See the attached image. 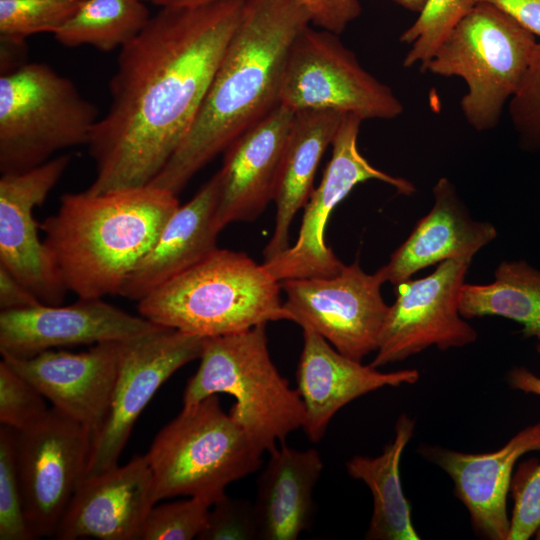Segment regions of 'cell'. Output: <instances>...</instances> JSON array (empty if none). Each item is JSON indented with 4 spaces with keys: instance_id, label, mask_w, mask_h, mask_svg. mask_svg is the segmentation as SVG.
Instances as JSON below:
<instances>
[{
    "instance_id": "cell-33",
    "label": "cell",
    "mask_w": 540,
    "mask_h": 540,
    "mask_svg": "<svg viewBox=\"0 0 540 540\" xmlns=\"http://www.w3.org/2000/svg\"><path fill=\"white\" fill-rule=\"evenodd\" d=\"M507 108L519 148L540 153V42Z\"/></svg>"
},
{
    "instance_id": "cell-24",
    "label": "cell",
    "mask_w": 540,
    "mask_h": 540,
    "mask_svg": "<svg viewBox=\"0 0 540 540\" xmlns=\"http://www.w3.org/2000/svg\"><path fill=\"white\" fill-rule=\"evenodd\" d=\"M344 114L334 110L294 113L277 175L273 202L275 225L264 248V261L289 248L290 225L314 190L320 161L331 146Z\"/></svg>"
},
{
    "instance_id": "cell-34",
    "label": "cell",
    "mask_w": 540,
    "mask_h": 540,
    "mask_svg": "<svg viewBox=\"0 0 540 540\" xmlns=\"http://www.w3.org/2000/svg\"><path fill=\"white\" fill-rule=\"evenodd\" d=\"M46 398L4 359L0 362V422L15 431L25 430L49 412Z\"/></svg>"
},
{
    "instance_id": "cell-18",
    "label": "cell",
    "mask_w": 540,
    "mask_h": 540,
    "mask_svg": "<svg viewBox=\"0 0 540 540\" xmlns=\"http://www.w3.org/2000/svg\"><path fill=\"white\" fill-rule=\"evenodd\" d=\"M155 504L151 467L146 455L136 456L123 466L84 477L54 536L59 540H139Z\"/></svg>"
},
{
    "instance_id": "cell-27",
    "label": "cell",
    "mask_w": 540,
    "mask_h": 540,
    "mask_svg": "<svg viewBox=\"0 0 540 540\" xmlns=\"http://www.w3.org/2000/svg\"><path fill=\"white\" fill-rule=\"evenodd\" d=\"M458 305L465 319L500 316L521 324L523 337L540 339V270L524 260L501 261L493 282L463 284Z\"/></svg>"
},
{
    "instance_id": "cell-32",
    "label": "cell",
    "mask_w": 540,
    "mask_h": 540,
    "mask_svg": "<svg viewBox=\"0 0 540 540\" xmlns=\"http://www.w3.org/2000/svg\"><path fill=\"white\" fill-rule=\"evenodd\" d=\"M213 501L193 496L185 500L156 504L149 511L139 540H191L206 526Z\"/></svg>"
},
{
    "instance_id": "cell-9",
    "label": "cell",
    "mask_w": 540,
    "mask_h": 540,
    "mask_svg": "<svg viewBox=\"0 0 540 540\" xmlns=\"http://www.w3.org/2000/svg\"><path fill=\"white\" fill-rule=\"evenodd\" d=\"M279 104L299 112L334 110L362 120H391L404 110L338 34L308 25L294 40L283 70Z\"/></svg>"
},
{
    "instance_id": "cell-6",
    "label": "cell",
    "mask_w": 540,
    "mask_h": 540,
    "mask_svg": "<svg viewBox=\"0 0 540 540\" xmlns=\"http://www.w3.org/2000/svg\"><path fill=\"white\" fill-rule=\"evenodd\" d=\"M145 455L156 503L176 496L206 497L214 503L229 484L260 468L263 452L214 394L183 406Z\"/></svg>"
},
{
    "instance_id": "cell-14",
    "label": "cell",
    "mask_w": 540,
    "mask_h": 540,
    "mask_svg": "<svg viewBox=\"0 0 540 540\" xmlns=\"http://www.w3.org/2000/svg\"><path fill=\"white\" fill-rule=\"evenodd\" d=\"M204 339L162 327L127 342L108 413L92 438L84 477L118 465L137 418L168 378L199 359Z\"/></svg>"
},
{
    "instance_id": "cell-21",
    "label": "cell",
    "mask_w": 540,
    "mask_h": 540,
    "mask_svg": "<svg viewBox=\"0 0 540 540\" xmlns=\"http://www.w3.org/2000/svg\"><path fill=\"white\" fill-rule=\"evenodd\" d=\"M417 369L381 372L337 351L316 332L303 329V347L297 367V390L305 407L302 427L312 443L321 441L335 414L355 399L390 386L412 385Z\"/></svg>"
},
{
    "instance_id": "cell-1",
    "label": "cell",
    "mask_w": 540,
    "mask_h": 540,
    "mask_svg": "<svg viewBox=\"0 0 540 540\" xmlns=\"http://www.w3.org/2000/svg\"><path fill=\"white\" fill-rule=\"evenodd\" d=\"M246 0L161 7L120 49L108 111L88 149L90 194L149 185L178 149L202 105Z\"/></svg>"
},
{
    "instance_id": "cell-17",
    "label": "cell",
    "mask_w": 540,
    "mask_h": 540,
    "mask_svg": "<svg viewBox=\"0 0 540 540\" xmlns=\"http://www.w3.org/2000/svg\"><path fill=\"white\" fill-rule=\"evenodd\" d=\"M127 342H100L79 353L50 349L29 358L3 359L31 382L53 408L94 435L108 413Z\"/></svg>"
},
{
    "instance_id": "cell-31",
    "label": "cell",
    "mask_w": 540,
    "mask_h": 540,
    "mask_svg": "<svg viewBox=\"0 0 540 540\" xmlns=\"http://www.w3.org/2000/svg\"><path fill=\"white\" fill-rule=\"evenodd\" d=\"M0 539H36L25 516L18 475L15 430L0 428Z\"/></svg>"
},
{
    "instance_id": "cell-19",
    "label": "cell",
    "mask_w": 540,
    "mask_h": 540,
    "mask_svg": "<svg viewBox=\"0 0 540 540\" xmlns=\"http://www.w3.org/2000/svg\"><path fill=\"white\" fill-rule=\"evenodd\" d=\"M531 451H540V421L519 431L494 452L472 454L426 444L418 449L424 459L449 475L474 531L490 540L508 539L507 494L513 467Z\"/></svg>"
},
{
    "instance_id": "cell-11",
    "label": "cell",
    "mask_w": 540,
    "mask_h": 540,
    "mask_svg": "<svg viewBox=\"0 0 540 540\" xmlns=\"http://www.w3.org/2000/svg\"><path fill=\"white\" fill-rule=\"evenodd\" d=\"M362 121L355 115L344 114L331 144L332 154L322 179L304 206L295 243L263 262L280 282L329 277L343 269L345 264L326 243L325 230L332 211L358 184L378 180L405 196L416 192V187L409 180L377 169L360 153L358 135Z\"/></svg>"
},
{
    "instance_id": "cell-7",
    "label": "cell",
    "mask_w": 540,
    "mask_h": 540,
    "mask_svg": "<svg viewBox=\"0 0 540 540\" xmlns=\"http://www.w3.org/2000/svg\"><path fill=\"white\" fill-rule=\"evenodd\" d=\"M536 45L535 36L506 13L478 2L420 69L464 80L462 114L474 130L489 131L499 124Z\"/></svg>"
},
{
    "instance_id": "cell-36",
    "label": "cell",
    "mask_w": 540,
    "mask_h": 540,
    "mask_svg": "<svg viewBox=\"0 0 540 540\" xmlns=\"http://www.w3.org/2000/svg\"><path fill=\"white\" fill-rule=\"evenodd\" d=\"M511 488L514 507L507 540H528L540 526V463H522Z\"/></svg>"
},
{
    "instance_id": "cell-42",
    "label": "cell",
    "mask_w": 540,
    "mask_h": 540,
    "mask_svg": "<svg viewBox=\"0 0 540 540\" xmlns=\"http://www.w3.org/2000/svg\"><path fill=\"white\" fill-rule=\"evenodd\" d=\"M398 5L408 9L409 11L419 13L426 0H393Z\"/></svg>"
},
{
    "instance_id": "cell-40",
    "label": "cell",
    "mask_w": 540,
    "mask_h": 540,
    "mask_svg": "<svg viewBox=\"0 0 540 540\" xmlns=\"http://www.w3.org/2000/svg\"><path fill=\"white\" fill-rule=\"evenodd\" d=\"M536 351L540 355V340L536 345ZM507 382L514 390L540 396V375L525 367L519 366L510 369L507 374Z\"/></svg>"
},
{
    "instance_id": "cell-43",
    "label": "cell",
    "mask_w": 540,
    "mask_h": 540,
    "mask_svg": "<svg viewBox=\"0 0 540 540\" xmlns=\"http://www.w3.org/2000/svg\"><path fill=\"white\" fill-rule=\"evenodd\" d=\"M534 536H535V539L540 540V526L535 531Z\"/></svg>"
},
{
    "instance_id": "cell-8",
    "label": "cell",
    "mask_w": 540,
    "mask_h": 540,
    "mask_svg": "<svg viewBox=\"0 0 540 540\" xmlns=\"http://www.w3.org/2000/svg\"><path fill=\"white\" fill-rule=\"evenodd\" d=\"M97 107L44 63H25L0 77V171L35 168L60 150L88 145Z\"/></svg>"
},
{
    "instance_id": "cell-45",
    "label": "cell",
    "mask_w": 540,
    "mask_h": 540,
    "mask_svg": "<svg viewBox=\"0 0 540 540\" xmlns=\"http://www.w3.org/2000/svg\"><path fill=\"white\" fill-rule=\"evenodd\" d=\"M538 340H540V339H538Z\"/></svg>"
},
{
    "instance_id": "cell-16",
    "label": "cell",
    "mask_w": 540,
    "mask_h": 540,
    "mask_svg": "<svg viewBox=\"0 0 540 540\" xmlns=\"http://www.w3.org/2000/svg\"><path fill=\"white\" fill-rule=\"evenodd\" d=\"M160 328L102 298H79L67 306L42 303L0 312V353L29 358L58 347L129 341Z\"/></svg>"
},
{
    "instance_id": "cell-10",
    "label": "cell",
    "mask_w": 540,
    "mask_h": 540,
    "mask_svg": "<svg viewBox=\"0 0 540 540\" xmlns=\"http://www.w3.org/2000/svg\"><path fill=\"white\" fill-rule=\"evenodd\" d=\"M383 283L376 272H364L355 261L333 276L282 281L283 307L289 321L362 362L376 352L389 311L381 294Z\"/></svg>"
},
{
    "instance_id": "cell-20",
    "label": "cell",
    "mask_w": 540,
    "mask_h": 540,
    "mask_svg": "<svg viewBox=\"0 0 540 540\" xmlns=\"http://www.w3.org/2000/svg\"><path fill=\"white\" fill-rule=\"evenodd\" d=\"M294 117L278 105L225 151L218 176L214 227L255 220L273 202L279 166Z\"/></svg>"
},
{
    "instance_id": "cell-29",
    "label": "cell",
    "mask_w": 540,
    "mask_h": 540,
    "mask_svg": "<svg viewBox=\"0 0 540 540\" xmlns=\"http://www.w3.org/2000/svg\"><path fill=\"white\" fill-rule=\"evenodd\" d=\"M475 4V0H426L417 19L400 35L399 41L410 46L403 66H424Z\"/></svg>"
},
{
    "instance_id": "cell-22",
    "label": "cell",
    "mask_w": 540,
    "mask_h": 540,
    "mask_svg": "<svg viewBox=\"0 0 540 540\" xmlns=\"http://www.w3.org/2000/svg\"><path fill=\"white\" fill-rule=\"evenodd\" d=\"M432 195L431 210L417 221L388 262L376 271L384 283L395 286L418 271L446 260H473L478 251L497 238L492 223L471 217L449 178H439Z\"/></svg>"
},
{
    "instance_id": "cell-38",
    "label": "cell",
    "mask_w": 540,
    "mask_h": 540,
    "mask_svg": "<svg viewBox=\"0 0 540 540\" xmlns=\"http://www.w3.org/2000/svg\"><path fill=\"white\" fill-rule=\"evenodd\" d=\"M42 304L36 295L0 266V309L17 310Z\"/></svg>"
},
{
    "instance_id": "cell-13",
    "label": "cell",
    "mask_w": 540,
    "mask_h": 540,
    "mask_svg": "<svg viewBox=\"0 0 540 540\" xmlns=\"http://www.w3.org/2000/svg\"><path fill=\"white\" fill-rule=\"evenodd\" d=\"M472 260L438 264L429 275L395 285L394 303L370 365L400 362L435 346L444 351L474 343L477 331L459 312V294Z\"/></svg>"
},
{
    "instance_id": "cell-35",
    "label": "cell",
    "mask_w": 540,
    "mask_h": 540,
    "mask_svg": "<svg viewBox=\"0 0 540 540\" xmlns=\"http://www.w3.org/2000/svg\"><path fill=\"white\" fill-rule=\"evenodd\" d=\"M197 539H259L254 504L248 500L231 498L227 494L223 495L210 507L206 526Z\"/></svg>"
},
{
    "instance_id": "cell-28",
    "label": "cell",
    "mask_w": 540,
    "mask_h": 540,
    "mask_svg": "<svg viewBox=\"0 0 540 540\" xmlns=\"http://www.w3.org/2000/svg\"><path fill=\"white\" fill-rule=\"evenodd\" d=\"M142 0H85L55 34L66 47L91 46L103 52L119 50L134 39L151 16Z\"/></svg>"
},
{
    "instance_id": "cell-25",
    "label": "cell",
    "mask_w": 540,
    "mask_h": 540,
    "mask_svg": "<svg viewBox=\"0 0 540 540\" xmlns=\"http://www.w3.org/2000/svg\"><path fill=\"white\" fill-rule=\"evenodd\" d=\"M269 453L253 503L259 539L296 540L309 527L323 461L315 449L298 450L285 443Z\"/></svg>"
},
{
    "instance_id": "cell-44",
    "label": "cell",
    "mask_w": 540,
    "mask_h": 540,
    "mask_svg": "<svg viewBox=\"0 0 540 540\" xmlns=\"http://www.w3.org/2000/svg\"><path fill=\"white\" fill-rule=\"evenodd\" d=\"M142 1H147V0H142ZM149 1H151V0H149Z\"/></svg>"
},
{
    "instance_id": "cell-41",
    "label": "cell",
    "mask_w": 540,
    "mask_h": 540,
    "mask_svg": "<svg viewBox=\"0 0 540 540\" xmlns=\"http://www.w3.org/2000/svg\"><path fill=\"white\" fill-rule=\"evenodd\" d=\"M219 0H151L159 7H197Z\"/></svg>"
},
{
    "instance_id": "cell-30",
    "label": "cell",
    "mask_w": 540,
    "mask_h": 540,
    "mask_svg": "<svg viewBox=\"0 0 540 540\" xmlns=\"http://www.w3.org/2000/svg\"><path fill=\"white\" fill-rule=\"evenodd\" d=\"M85 0H0V39L25 41L62 28Z\"/></svg>"
},
{
    "instance_id": "cell-26",
    "label": "cell",
    "mask_w": 540,
    "mask_h": 540,
    "mask_svg": "<svg viewBox=\"0 0 540 540\" xmlns=\"http://www.w3.org/2000/svg\"><path fill=\"white\" fill-rule=\"evenodd\" d=\"M414 429L415 420L402 414L395 425L394 439L382 454L356 455L346 462L348 475L364 482L372 494L373 511L365 534L368 540L420 539L400 479V460Z\"/></svg>"
},
{
    "instance_id": "cell-3",
    "label": "cell",
    "mask_w": 540,
    "mask_h": 540,
    "mask_svg": "<svg viewBox=\"0 0 540 540\" xmlns=\"http://www.w3.org/2000/svg\"><path fill=\"white\" fill-rule=\"evenodd\" d=\"M180 206L147 185L101 194H64L39 226L67 291L91 299L120 295L123 284Z\"/></svg>"
},
{
    "instance_id": "cell-12",
    "label": "cell",
    "mask_w": 540,
    "mask_h": 540,
    "mask_svg": "<svg viewBox=\"0 0 540 540\" xmlns=\"http://www.w3.org/2000/svg\"><path fill=\"white\" fill-rule=\"evenodd\" d=\"M92 431L56 408L37 424L15 431L24 511L35 538L54 536L83 480Z\"/></svg>"
},
{
    "instance_id": "cell-39",
    "label": "cell",
    "mask_w": 540,
    "mask_h": 540,
    "mask_svg": "<svg viewBox=\"0 0 540 540\" xmlns=\"http://www.w3.org/2000/svg\"><path fill=\"white\" fill-rule=\"evenodd\" d=\"M500 9L518 24L540 37V0H475Z\"/></svg>"
},
{
    "instance_id": "cell-37",
    "label": "cell",
    "mask_w": 540,
    "mask_h": 540,
    "mask_svg": "<svg viewBox=\"0 0 540 540\" xmlns=\"http://www.w3.org/2000/svg\"><path fill=\"white\" fill-rule=\"evenodd\" d=\"M302 6L314 26L340 35L361 12L359 0H291Z\"/></svg>"
},
{
    "instance_id": "cell-23",
    "label": "cell",
    "mask_w": 540,
    "mask_h": 540,
    "mask_svg": "<svg viewBox=\"0 0 540 540\" xmlns=\"http://www.w3.org/2000/svg\"><path fill=\"white\" fill-rule=\"evenodd\" d=\"M218 194L215 173L169 218L159 237L126 279L120 296L139 301L215 251L214 213Z\"/></svg>"
},
{
    "instance_id": "cell-2",
    "label": "cell",
    "mask_w": 540,
    "mask_h": 540,
    "mask_svg": "<svg viewBox=\"0 0 540 540\" xmlns=\"http://www.w3.org/2000/svg\"><path fill=\"white\" fill-rule=\"evenodd\" d=\"M310 24L307 11L291 0H246L190 130L149 185L178 195L201 169L276 108L289 50Z\"/></svg>"
},
{
    "instance_id": "cell-5",
    "label": "cell",
    "mask_w": 540,
    "mask_h": 540,
    "mask_svg": "<svg viewBox=\"0 0 540 540\" xmlns=\"http://www.w3.org/2000/svg\"><path fill=\"white\" fill-rule=\"evenodd\" d=\"M199 359L184 389L183 406L214 394L231 395L230 416L263 453L303 427V401L272 361L266 324L205 338Z\"/></svg>"
},
{
    "instance_id": "cell-15",
    "label": "cell",
    "mask_w": 540,
    "mask_h": 540,
    "mask_svg": "<svg viewBox=\"0 0 540 540\" xmlns=\"http://www.w3.org/2000/svg\"><path fill=\"white\" fill-rule=\"evenodd\" d=\"M62 154L20 173L0 178V266L44 304L60 305L68 292L44 243L34 209L41 205L70 164Z\"/></svg>"
},
{
    "instance_id": "cell-4",
    "label": "cell",
    "mask_w": 540,
    "mask_h": 540,
    "mask_svg": "<svg viewBox=\"0 0 540 540\" xmlns=\"http://www.w3.org/2000/svg\"><path fill=\"white\" fill-rule=\"evenodd\" d=\"M281 283L243 252L217 248L138 301L153 323L203 338L288 320Z\"/></svg>"
}]
</instances>
